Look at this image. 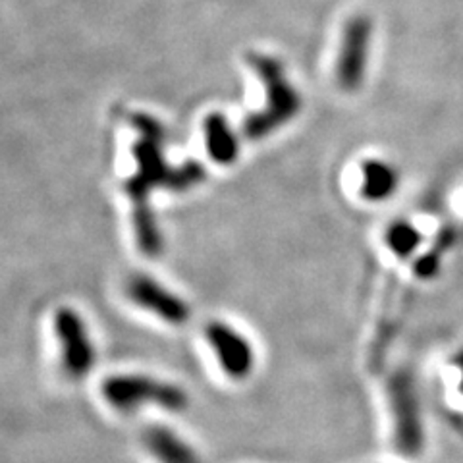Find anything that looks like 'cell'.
<instances>
[{
	"instance_id": "10",
	"label": "cell",
	"mask_w": 463,
	"mask_h": 463,
	"mask_svg": "<svg viewBox=\"0 0 463 463\" xmlns=\"http://www.w3.org/2000/svg\"><path fill=\"white\" fill-rule=\"evenodd\" d=\"M203 129H205L207 151L213 161L219 165L236 163L240 155V139L226 120V116L219 112L209 114L203 122Z\"/></svg>"
},
{
	"instance_id": "13",
	"label": "cell",
	"mask_w": 463,
	"mask_h": 463,
	"mask_svg": "<svg viewBox=\"0 0 463 463\" xmlns=\"http://www.w3.org/2000/svg\"><path fill=\"white\" fill-rule=\"evenodd\" d=\"M458 365H459V371H461V390H463V352L458 357Z\"/></svg>"
},
{
	"instance_id": "7",
	"label": "cell",
	"mask_w": 463,
	"mask_h": 463,
	"mask_svg": "<svg viewBox=\"0 0 463 463\" xmlns=\"http://www.w3.org/2000/svg\"><path fill=\"white\" fill-rule=\"evenodd\" d=\"M124 292L128 299L134 301L137 307L156 315L165 323L180 326L190 321V306L176 294H172L163 284H158L149 274H129L124 284Z\"/></svg>"
},
{
	"instance_id": "4",
	"label": "cell",
	"mask_w": 463,
	"mask_h": 463,
	"mask_svg": "<svg viewBox=\"0 0 463 463\" xmlns=\"http://www.w3.org/2000/svg\"><path fill=\"white\" fill-rule=\"evenodd\" d=\"M388 400L396 450L405 458H419L425 450V427L421 403L410 374L398 373L390 379Z\"/></svg>"
},
{
	"instance_id": "12",
	"label": "cell",
	"mask_w": 463,
	"mask_h": 463,
	"mask_svg": "<svg viewBox=\"0 0 463 463\" xmlns=\"http://www.w3.org/2000/svg\"><path fill=\"white\" fill-rule=\"evenodd\" d=\"M386 241H388V248L392 250L398 257H408L417 250L419 241H421V236H419V232L411 224L398 222L388 230Z\"/></svg>"
},
{
	"instance_id": "11",
	"label": "cell",
	"mask_w": 463,
	"mask_h": 463,
	"mask_svg": "<svg viewBox=\"0 0 463 463\" xmlns=\"http://www.w3.org/2000/svg\"><path fill=\"white\" fill-rule=\"evenodd\" d=\"M398 187V172L383 161H367L364 165V185L361 194L369 201L388 199Z\"/></svg>"
},
{
	"instance_id": "2",
	"label": "cell",
	"mask_w": 463,
	"mask_h": 463,
	"mask_svg": "<svg viewBox=\"0 0 463 463\" xmlns=\"http://www.w3.org/2000/svg\"><path fill=\"white\" fill-rule=\"evenodd\" d=\"M248 64L265 85L267 103L265 109L245 118L243 136L250 141H260L296 118L301 110V97L289 83L286 68L279 58L265 52H250Z\"/></svg>"
},
{
	"instance_id": "1",
	"label": "cell",
	"mask_w": 463,
	"mask_h": 463,
	"mask_svg": "<svg viewBox=\"0 0 463 463\" xmlns=\"http://www.w3.org/2000/svg\"><path fill=\"white\" fill-rule=\"evenodd\" d=\"M129 122L137 132L132 149L136 174L126 180L124 192L134 205V232L139 251L147 257H158L163 253V234L149 205L151 194L158 187L176 194L190 192L205 180V168L194 161L180 166L168 165L165 156V129L153 116L136 112L129 116Z\"/></svg>"
},
{
	"instance_id": "9",
	"label": "cell",
	"mask_w": 463,
	"mask_h": 463,
	"mask_svg": "<svg viewBox=\"0 0 463 463\" xmlns=\"http://www.w3.org/2000/svg\"><path fill=\"white\" fill-rule=\"evenodd\" d=\"M141 442L158 463H201L197 452L176 432L163 425H149L141 430Z\"/></svg>"
},
{
	"instance_id": "6",
	"label": "cell",
	"mask_w": 463,
	"mask_h": 463,
	"mask_svg": "<svg viewBox=\"0 0 463 463\" xmlns=\"http://www.w3.org/2000/svg\"><path fill=\"white\" fill-rule=\"evenodd\" d=\"M373 22L367 16H354L344 27L336 61V83L344 91H357L365 80Z\"/></svg>"
},
{
	"instance_id": "5",
	"label": "cell",
	"mask_w": 463,
	"mask_h": 463,
	"mask_svg": "<svg viewBox=\"0 0 463 463\" xmlns=\"http://www.w3.org/2000/svg\"><path fill=\"white\" fill-rule=\"evenodd\" d=\"M54 332L61 345V369L66 379L81 381L95 367V345L85 328L83 318L70 307L54 315Z\"/></svg>"
},
{
	"instance_id": "8",
	"label": "cell",
	"mask_w": 463,
	"mask_h": 463,
	"mask_svg": "<svg viewBox=\"0 0 463 463\" xmlns=\"http://www.w3.org/2000/svg\"><path fill=\"white\" fill-rule=\"evenodd\" d=\"M205 336L216 359H219L222 371L230 379H248L255 365V354L250 340L222 321L209 323Z\"/></svg>"
},
{
	"instance_id": "3",
	"label": "cell",
	"mask_w": 463,
	"mask_h": 463,
	"mask_svg": "<svg viewBox=\"0 0 463 463\" xmlns=\"http://www.w3.org/2000/svg\"><path fill=\"white\" fill-rule=\"evenodd\" d=\"M100 392L118 411H134L143 405H156L166 411H184L187 408V394L180 386L143 374L110 376L103 381Z\"/></svg>"
}]
</instances>
